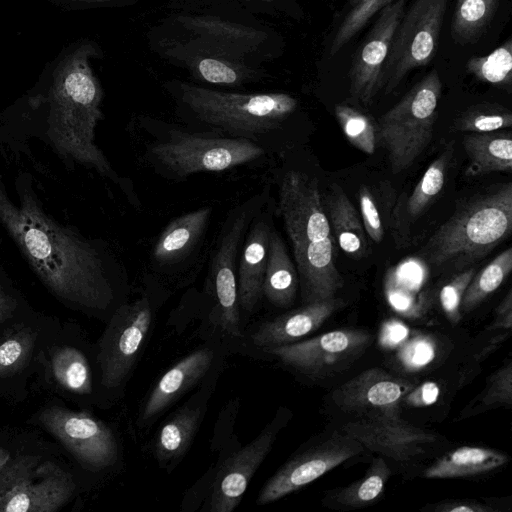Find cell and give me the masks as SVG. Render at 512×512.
Wrapping results in <instances>:
<instances>
[{
  "instance_id": "1",
  "label": "cell",
  "mask_w": 512,
  "mask_h": 512,
  "mask_svg": "<svg viewBox=\"0 0 512 512\" xmlns=\"http://www.w3.org/2000/svg\"><path fill=\"white\" fill-rule=\"evenodd\" d=\"M0 224L33 272L64 306L102 315L114 300L100 249L47 214L33 192L23 189L15 203L0 179Z\"/></svg>"
},
{
  "instance_id": "2",
  "label": "cell",
  "mask_w": 512,
  "mask_h": 512,
  "mask_svg": "<svg viewBox=\"0 0 512 512\" xmlns=\"http://www.w3.org/2000/svg\"><path fill=\"white\" fill-rule=\"evenodd\" d=\"M277 213L293 249L304 304L332 299L343 286L334 262V236L316 178L285 171L278 183Z\"/></svg>"
},
{
  "instance_id": "3",
  "label": "cell",
  "mask_w": 512,
  "mask_h": 512,
  "mask_svg": "<svg viewBox=\"0 0 512 512\" xmlns=\"http://www.w3.org/2000/svg\"><path fill=\"white\" fill-rule=\"evenodd\" d=\"M179 100L203 133L244 138L264 146V137L291 116L298 101L286 93H232L187 83Z\"/></svg>"
},
{
  "instance_id": "4",
  "label": "cell",
  "mask_w": 512,
  "mask_h": 512,
  "mask_svg": "<svg viewBox=\"0 0 512 512\" xmlns=\"http://www.w3.org/2000/svg\"><path fill=\"white\" fill-rule=\"evenodd\" d=\"M512 230V184L462 205L430 237L424 253L435 266L466 267L483 258Z\"/></svg>"
},
{
  "instance_id": "5",
  "label": "cell",
  "mask_w": 512,
  "mask_h": 512,
  "mask_svg": "<svg viewBox=\"0 0 512 512\" xmlns=\"http://www.w3.org/2000/svg\"><path fill=\"white\" fill-rule=\"evenodd\" d=\"M145 157L156 172L174 180L203 172H223L264 158L265 147L244 138L166 128L151 132Z\"/></svg>"
},
{
  "instance_id": "6",
  "label": "cell",
  "mask_w": 512,
  "mask_h": 512,
  "mask_svg": "<svg viewBox=\"0 0 512 512\" xmlns=\"http://www.w3.org/2000/svg\"><path fill=\"white\" fill-rule=\"evenodd\" d=\"M441 92V78L433 69L379 118L377 140L395 173L410 167L430 143Z\"/></svg>"
},
{
  "instance_id": "7",
  "label": "cell",
  "mask_w": 512,
  "mask_h": 512,
  "mask_svg": "<svg viewBox=\"0 0 512 512\" xmlns=\"http://www.w3.org/2000/svg\"><path fill=\"white\" fill-rule=\"evenodd\" d=\"M77 492L74 475L32 448L11 463L0 483V512H56Z\"/></svg>"
},
{
  "instance_id": "8",
  "label": "cell",
  "mask_w": 512,
  "mask_h": 512,
  "mask_svg": "<svg viewBox=\"0 0 512 512\" xmlns=\"http://www.w3.org/2000/svg\"><path fill=\"white\" fill-rule=\"evenodd\" d=\"M62 321L27 305L0 328V397L14 404L31 392L41 353Z\"/></svg>"
},
{
  "instance_id": "9",
  "label": "cell",
  "mask_w": 512,
  "mask_h": 512,
  "mask_svg": "<svg viewBox=\"0 0 512 512\" xmlns=\"http://www.w3.org/2000/svg\"><path fill=\"white\" fill-rule=\"evenodd\" d=\"M95 370L79 327L62 322L41 353L31 391H43L84 407L95 394Z\"/></svg>"
},
{
  "instance_id": "10",
  "label": "cell",
  "mask_w": 512,
  "mask_h": 512,
  "mask_svg": "<svg viewBox=\"0 0 512 512\" xmlns=\"http://www.w3.org/2000/svg\"><path fill=\"white\" fill-rule=\"evenodd\" d=\"M28 421L57 440L87 471L105 470L118 459V443L113 431L85 409L72 410L60 400H54L39 407Z\"/></svg>"
},
{
  "instance_id": "11",
  "label": "cell",
  "mask_w": 512,
  "mask_h": 512,
  "mask_svg": "<svg viewBox=\"0 0 512 512\" xmlns=\"http://www.w3.org/2000/svg\"><path fill=\"white\" fill-rule=\"evenodd\" d=\"M266 188L229 212L209 267V287L222 330L241 336L236 258L238 248L254 216L265 205Z\"/></svg>"
},
{
  "instance_id": "12",
  "label": "cell",
  "mask_w": 512,
  "mask_h": 512,
  "mask_svg": "<svg viewBox=\"0 0 512 512\" xmlns=\"http://www.w3.org/2000/svg\"><path fill=\"white\" fill-rule=\"evenodd\" d=\"M449 0H415L403 13L383 68L382 89L391 93L413 69L434 57Z\"/></svg>"
},
{
  "instance_id": "13",
  "label": "cell",
  "mask_w": 512,
  "mask_h": 512,
  "mask_svg": "<svg viewBox=\"0 0 512 512\" xmlns=\"http://www.w3.org/2000/svg\"><path fill=\"white\" fill-rule=\"evenodd\" d=\"M152 321L147 297L118 307L108 320L95 350L98 385L105 391L128 377L146 340Z\"/></svg>"
},
{
  "instance_id": "14",
  "label": "cell",
  "mask_w": 512,
  "mask_h": 512,
  "mask_svg": "<svg viewBox=\"0 0 512 512\" xmlns=\"http://www.w3.org/2000/svg\"><path fill=\"white\" fill-rule=\"evenodd\" d=\"M371 341L372 335L368 331L346 328L264 350L299 373L320 379L348 368Z\"/></svg>"
},
{
  "instance_id": "15",
  "label": "cell",
  "mask_w": 512,
  "mask_h": 512,
  "mask_svg": "<svg viewBox=\"0 0 512 512\" xmlns=\"http://www.w3.org/2000/svg\"><path fill=\"white\" fill-rule=\"evenodd\" d=\"M363 451L364 447L346 433H334L287 461L263 486L257 504L272 503L304 488Z\"/></svg>"
},
{
  "instance_id": "16",
  "label": "cell",
  "mask_w": 512,
  "mask_h": 512,
  "mask_svg": "<svg viewBox=\"0 0 512 512\" xmlns=\"http://www.w3.org/2000/svg\"><path fill=\"white\" fill-rule=\"evenodd\" d=\"M364 448L397 463L415 461L438 441L434 433L413 426L400 416L369 415L342 426Z\"/></svg>"
},
{
  "instance_id": "17",
  "label": "cell",
  "mask_w": 512,
  "mask_h": 512,
  "mask_svg": "<svg viewBox=\"0 0 512 512\" xmlns=\"http://www.w3.org/2000/svg\"><path fill=\"white\" fill-rule=\"evenodd\" d=\"M404 7L405 0H395L382 8L356 52L349 71V98L354 103L368 106L382 89L383 68Z\"/></svg>"
},
{
  "instance_id": "18",
  "label": "cell",
  "mask_w": 512,
  "mask_h": 512,
  "mask_svg": "<svg viewBox=\"0 0 512 512\" xmlns=\"http://www.w3.org/2000/svg\"><path fill=\"white\" fill-rule=\"evenodd\" d=\"M414 387L409 380L375 367L340 385L333 391L332 399L341 410L358 417L399 416L403 398Z\"/></svg>"
},
{
  "instance_id": "19",
  "label": "cell",
  "mask_w": 512,
  "mask_h": 512,
  "mask_svg": "<svg viewBox=\"0 0 512 512\" xmlns=\"http://www.w3.org/2000/svg\"><path fill=\"white\" fill-rule=\"evenodd\" d=\"M279 429L280 424L275 418L254 440L225 460L212 485L210 511L232 512L239 505L253 475L271 450Z\"/></svg>"
},
{
  "instance_id": "20",
  "label": "cell",
  "mask_w": 512,
  "mask_h": 512,
  "mask_svg": "<svg viewBox=\"0 0 512 512\" xmlns=\"http://www.w3.org/2000/svg\"><path fill=\"white\" fill-rule=\"evenodd\" d=\"M271 212L264 206L254 216L245 234V242L238 266L239 305L252 312L263 296L262 286L268 258L272 230Z\"/></svg>"
},
{
  "instance_id": "21",
  "label": "cell",
  "mask_w": 512,
  "mask_h": 512,
  "mask_svg": "<svg viewBox=\"0 0 512 512\" xmlns=\"http://www.w3.org/2000/svg\"><path fill=\"white\" fill-rule=\"evenodd\" d=\"M343 305V300L336 297L304 304L264 322L254 333L253 342L264 349L294 343L317 330Z\"/></svg>"
},
{
  "instance_id": "22",
  "label": "cell",
  "mask_w": 512,
  "mask_h": 512,
  "mask_svg": "<svg viewBox=\"0 0 512 512\" xmlns=\"http://www.w3.org/2000/svg\"><path fill=\"white\" fill-rule=\"evenodd\" d=\"M213 356L211 349L202 348L173 365L153 387L144 404L142 418L148 420L158 415L195 385L209 370Z\"/></svg>"
},
{
  "instance_id": "23",
  "label": "cell",
  "mask_w": 512,
  "mask_h": 512,
  "mask_svg": "<svg viewBox=\"0 0 512 512\" xmlns=\"http://www.w3.org/2000/svg\"><path fill=\"white\" fill-rule=\"evenodd\" d=\"M211 215L212 207L205 206L170 221L152 248L153 261L172 265L187 257L204 235Z\"/></svg>"
},
{
  "instance_id": "24",
  "label": "cell",
  "mask_w": 512,
  "mask_h": 512,
  "mask_svg": "<svg viewBox=\"0 0 512 512\" xmlns=\"http://www.w3.org/2000/svg\"><path fill=\"white\" fill-rule=\"evenodd\" d=\"M322 199L332 234L339 247L353 258H362L368 250L365 229L359 213L344 190L332 183Z\"/></svg>"
},
{
  "instance_id": "25",
  "label": "cell",
  "mask_w": 512,
  "mask_h": 512,
  "mask_svg": "<svg viewBox=\"0 0 512 512\" xmlns=\"http://www.w3.org/2000/svg\"><path fill=\"white\" fill-rule=\"evenodd\" d=\"M468 157L467 177L512 171V135L510 131L470 133L463 139Z\"/></svg>"
},
{
  "instance_id": "26",
  "label": "cell",
  "mask_w": 512,
  "mask_h": 512,
  "mask_svg": "<svg viewBox=\"0 0 512 512\" xmlns=\"http://www.w3.org/2000/svg\"><path fill=\"white\" fill-rule=\"evenodd\" d=\"M299 286L297 270L279 233L272 228L262 293L279 308L290 307Z\"/></svg>"
},
{
  "instance_id": "27",
  "label": "cell",
  "mask_w": 512,
  "mask_h": 512,
  "mask_svg": "<svg viewBox=\"0 0 512 512\" xmlns=\"http://www.w3.org/2000/svg\"><path fill=\"white\" fill-rule=\"evenodd\" d=\"M508 461V456L500 451L478 447L462 446L447 452L425 471L429 479L460 478L493 471Z\"/></svg>"
},
{
  "instance_id": "28",
  "label": "cell",
  "mask_w": 512,
  "mask_h": 512,
  "mask_svg": "<svg viewBox=\"0 0 512 512\" xmlns=\"http://www.w3.org/2000/svg\"><path fill=\"white\" fill-rule=\"evenodd\" d=\"M453 151L452 145H448L441 154L430 163L405 204L397 206V209H400V212H395L396 218L400 219L396 221L398 225L409 227L441 192L446 171L453 156Z\"/></svg>"
},
{
  "instance_id": "29",
  "label": "cell",
  "mask_w": 512,
  "mask_h": 512,
  "mask_svg": "<svg viewBox=\"0 0 512 512\" xmlns=\"http://www.w3.org/2000/svg\"><path fill=\"white\" fill-rule=\"evenodd\" d=\"M201 411L196 407H183L158 431L154 451L161 462L178 459L188 449L200 423Z\"/></svg>"
},
{
  "instance_id": "30",
  "label": "cell",
  "mask_w": 512,
  "mask_h": 512,
  "mask_svg": "<svg viewBox=\"0 0 512 512\" xmlns=\"http://www.w3.org/2000/svg\"><path fill=\"white\" fill-rule=\"evenodd\" d=\"M391 475V470L385 459L375 457L364 476L334 491L332 501L340 506L359 508L374 503L383 493Z\"/></svg>"
},
{
  "instance_id": "31",
  "label": "cell",
  "mask_w": 512,
  "mask_h": 512,
  "mask_svg": "<svg viewBox=\"0 0 512 512\" xmlns=\"http://www.w3.org/2000/svg\"><path fill=\"white\" fill-rule=\"evenodd\" d=\"M499 0H456L452 37L460 44L473 43L487 28Z\"/></svg>"
},
{
  "instance_id": "32",
  "label": "cell",
  "mask_w": 512,
  "mask_h": 512,
  "mask_svg": "<svg viewBox=\"0 0 512 512\" xmlns=\"http://www.w3.org/2000/svg\"><path fill=\"white\" fill-rule=\"evenodd\" d=\"M512 270V248L497 255L469 282L460 304L462 313H469L496 291Z\"/></svg>"
},
{
  "instance_id": "33",
  "label": "cell",
  "mask_w": 512,
  "mask_h": 512,
  "mask_svg": "<svg viewBox=\"0 0 512 512\" xmlns=\"http://www.w3.org/2000/svg\"><path fill=\"white\" fill-rule=\"evenodd\" d=\"M179 21L195 33L245 47L257 46L266 37L261 31L213 17L183 16Z\"/></svg>"
},
{
  "instance_id": "34",
  "label": "cell",
  "mask_w": 512,
  "mask_h": 512,
  "mask_svg": "<svg viewBox=\"0 0 512 512\" xmlns=\"http://www.w3.org/2000/svg\"><path fill=\"white\" fill-rule=\"evenodd\" d=\"M466 68L479 81L498 87L512 84V41L508 39L488 55L471 57Z\"/></svg>"
},
{
  "instance_id": "35",
  "label": "cell",
  "mask_w": 512,
  "mask_h": 512,
  "mask_svg": "<svg viewBox=\"0 0 512 512\" xmlns=\"http://www.w3.org/2000/svg\"><path fill=\"white\" fill-rule=\"evenodd\" d=\"M512 125V113L497 103H479L461 113L452 127L459 132L487 133L504 130Z\"/></svg>"
},
{
  "instance_id": "36",
  "label": "cell",
  "mask_w": 512,
  "mask_h": 512,
  "mask_svg": "<svg viewBox=\"0 0 512 512\" xmlns=\"http://www.w3.org/2000/svg\"><path fill=\"white\" fill-rule=\"evenodd\" d=\"M336 119L348 141L366 154L376 148V126L372 119L360 110L346 104L335 106Z\"/></svg>"
},
{
  "instance_id": "37",
  "label": "cell",
  "mask_w": 512,
  "mask_h": 512,
  "mask_svg": "<svg viewBox=\"0 0 512 512\" xmlns=\"http://www.w3.org/2000/svg\"><path fill=\"white\" fill-rule=\"evenodd\" d=\"M395 0H350L330 46V54L341 50L387 4Z\"/></svg>"
},
{
  "instance_id": "38",
  "label": "cell",
  "mask_w": 512,
  "mask_h": 512,
  "mask_svg": "<svg viewBox=\"0 0 512 512\" xmlns=\"http://www.w3.org/2000/svg\"><path fill=\"white\" fill-rule=\"evenodd\" d=\"M512 402V363L500 367L488 379L480 397V405L485 408L498 405L511 406Z\"/></svg>"
},
{
  "instance_id": "39",
  "label": "cell",
  "mask_w": 512,
  "mask_h": 512,
  "mask_svg": "<svg viewBox=\"0 0 512 512\" xmlns=\"http://www.w3.org/2000/svg\"><path fill=\"white\" fill-rule=\"evenodd\" d=\"M475 273L474 268L463 270L445 284L440 291L439 297L442 309L447 319L454 324L461 319V300Z\"/></svg>"
},
{
  "instance_id": "40",
  "label": "cell",
  "mask_w": 512,
  "mask_h": 512,
  "mask_svg": "<svg viewBox=\"0 0 512 512\" xmlns=\"http://www.w3.org/2000/svg\"><path fill=\"white\" fill-rule=\"evenodd\" d=\"M435 355V345L428 336H414L406 343L398 353L399 361L407 369H419L426 366Z\"/></svg>"
},
{
  "instance_id": "41",
  "label": "cell",
  "mask_w": 512,
  "mask_h": 512,
  "mask_svg": "<svg viewBox=\"0 0 512 512\" xmlns=\"http://www.w3.org/2000/svg\"><path fill=\"white\" fill-rule=\"evenodd\" d=\"M358 198L364 229L368 236L378 243L383 238L384 228L375 199L370 190L365 187L359 191Z\"/></svg>"
},
{
  "instance_id": "42",
  "label": "cell",
  "mask_w": 512,
  "mask_h": 512,
  "mask_svg": "<svg viewBox=\"0 0 512 512\" xmlns=\"http://www.w3.org/2000/svg\"><path fill=\"white\" fill-rule=\"evenodd\" d=\"M200 76L213 84H238L241 81L240 73L229 63L213 58H205L198 64Z\"/></svg>"
},
{
  "instance_id": "43",
  "label": "cell",
  "mask_w": 512,
  "mask_h": 512,
  "mask_svg": "<svg viewBox=\"0 0 512 512\" xmlns=\"http://www.w3.org/2000/svg\"><path fill=\"white\" fill-rule=\"evenodd\" d=\"M28 304L19 291L0 273V328Z\"/></svg>"
},
{
  "instance_id": "44",
  "label": "cell",
  "mask_w": 512,
  "mask_h": 512,
  "mask_svg": "<svg viewBox=\"0 0 512 512\" xmlns=\"http://www.w3.org/2000/svg\"><path fill=\"white\" fill-rule=\"evenodd\" d=\"M440 393L438 385L434 382H425L414 387L402 400L411 407H424L433 404Z\"/></svg>"
},
{
  "instance_id": "45",
  "label": "cell",
  "mask_w": 512,
  "mask_h": 512,
  "mask_svg": "<svg viewBox=\"0 0 512 512\" xmlns=\"http://www.w3.org/2000/svg\"><path fill=\"white\" fill-rule=\"evenodd\" d=\"M27 448L23 440L8 437L0 440V483L14 459Z\"/></svg>"
},
{
  "instance_id": "46",
  "label": "cell",
  "mask_w": 512,
  "mask_h": 512,
  "mask_svg": "<svg viewBox=\"0 0 512 512\" xmlns=\"http://www.w3.org/2000/svg\"><path fill=\"white\" fill-rule=\"evenodd\" d=\"M408 334L409 330L402 322L390 320L384 323L379 340L385 348H394L404 342Z\"/></svg>"
},
{
  "instance_id": "47",
  "label": "cell",
  "mask_w": 512,
  "mask_h": 512,
  "mask_svg": "<svg viewBox=\"0 0 512 512\" xmlns=\"http://www.w3.org/2000/svg\"><path fill=\"white\" fill-rule=\"evenodd\" d=\"M437 512H490L493 508L474 500H449L438 503L434 509Z\"/></svg>"
},
{
  "instance_id": "48",
  "label": "cell",
  "mask_w": 512,
  "mask_h": 512,
  "mask_svg": "<svg viewBox=\"0 0 512 512\" xmlns=\"http://www.w3.org/2000/svg\"><path fill=\"white\" fill-rule=\"evenodd\" d=\"M496 318L489 329H510L512 325V291L509 290L496 308Z\"/></svg>"
},
{
  "instance_id": "49",
  "label": "cell",
  "mask_w": 512,
  "mask_h": 512,
  "mask_svg": "<svg viewBox=\"0 0 512 512\" xmlns=\"http://www.w3.org/2000/svg\"><path fill=\"white\" fill-rule=\"evenodd\" d=\"M67 1H73V2H107V1H114V0H67Z\"/></svg>"
}]
</instances>
